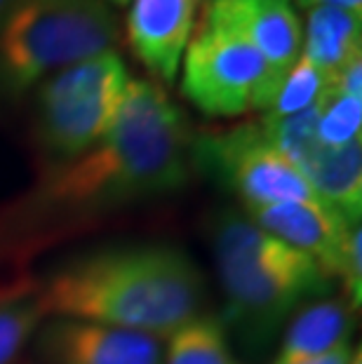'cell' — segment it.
Here are the masks:
<instances>
[{
    "instance_id": "ac0fdd59",
    "label": "cell",
    "mask_w": 362,
    "mask_h": 364,
    "mask_svg": "<svg viewBox=\"0 0 362 364\" xmlns=\"http://www.w3.org/2000/svg\"><path fill=\"white\" fill-rule=\"evenodd\" d=\"M329 87V80L315 68L306 57H299L292 71L284 75L278 95H275L271 108L264 113L266 120H280L287 115L302 113L320 102Z\"/></svg>"
},
{
    "instance_id": "603a6c76",
    "label": "cell",
    "mask_w": 362,
    "mask_h": 364,
    "mask_svg": "<svg viewBox=\"0 0 362 364\" xmlns=\"http://www.w3.org/2000/svg\"><path fill=\"white\" fill-rule=\"evenodd\" d=\"M348 364H362V350H360V348H353V358H351Z\"/></svg>"
},
{
    "instance_id": "cb8c5ba5",
    "label": "cell",
    "mask_w": 362,
    "mask_h": 364,
    "mask_svg": "<svg viewBox=\"0 0 362 364\" xmlns=\"http://www.w3.org/2000/svg\"><path fill=\"white\" fill-rule=\"evenodd\" d=\"M113 5H118V7H125V5H129L132 0H111Z\"/></svg>"
},
{
    "instance_id": "52a82bcc",
    "label": "cell",
    "mask_w": 362,
    "mask_h": 364,
    "mask_svg": "<svg viewBox=\"0 0 362 364\" xmlns=\"http://www.w3.org/2000/svg\"><path fill=\"white\" fill-rule=\"evenodd\" d=\"M191 165L233 193L245 209L322 203L306 176L268 141L259 122L198 132L191 141Z\"/></svg>"
},
{
    "instance_id": "2e32d148",
    "label": "cell",
    "mask_w": 362,
    "mask_h": 364,
    "mask_svg": "<svg viewBox=\"0 0 362 364\" xmlns=\"http://www.w3.org/2000/svg\"><path fill=\"white\" fill-rule=\"evenodd\" d=\"M45 317L36 284L12 287L0 294V364H14Z\"/></svg>"
},
{
    "instance_id": "9c48e42d",
    "label": "cell",
    "mask_w": 362,
    "mask_h": 364,
    "mask_svg": "<svg viewBox=\"0 0 362 364\" xmlns=\"http://www.w3.org/2000/svg\"><path fill=\"white\" fill-rule=\"evenodd\" d=\"M245 214L266 233L313 259L329 280H339L356 226L341 219L334 209L325 203H275L245 209Z\"/></svg>"
},
{
    "instance_id": "4fadbf2b",
    "label": "cell",
    "mask_w": 362,
    "mask_h": 364,
    "mask_svg": "<svg viewBox=\"0 0 362 364\" xmlns=\"http://www.w3.org/2000/svg\"><path fill=\"white\" fill-rule=\"evenodd\" d=\"M353 308L341 299H325L294 313L271 364H306L351 343Z\"/></svg>"
},
{
    "instance_id": "d6986e66",
    "label": "cell",
    "mask_w": 362,
    "mask_h": 364,
    "mask_svg": "<svg viewBox=\"0 0 362 364\" xmlns=\"http://www.w3.org/2000/svg\"><path fill=\"white\" fill-rule=\"evenodd\" d=\"M341 280L344 289H346V304H348L353 311L360 308L362 301V233L360 226L353 228L351 233V242L348 250H346V259H344V268H341Z\"/></svg>"
},
{
    "instance_id": "d4e9b609",
    "label": "cell",
    "mask_w": 362,
    "mask_h": 364,
    "mask_svg": "<svg viewBox=\"0 0 362 364\" xmlns=\"http://www.w3.org/2000/svg\"><path fill=\"white\" fill-rule=\"evenodd\" d=\"M297 3H302V0H297Z\"/></svg>"
},
{
    "instance_id": "5b68a950",
    "label": "cell",
    "mask_w": 362,
    "mask_h": 364,
    "mask_svg": "<svg viewBox=\"0 0 362 364\" xmlns=\"http://www.w3.org/2000/svg\"><path fill=\"white\" fill-rule=\"evenodd\" d=\"M127 85L125 61L113 50L61 68L38 85L31 134L45 172L102 141L118 118Z\"/></svg>"
},
{
    "instance_id": "7a4b0ae2",
    "label": "cell",
    "mask_w": 362,
    "mask_h": 364,
    "mask_svg": "<svg viewBox=\"0 0 362 364\" xmlns=\"http://www.w3.org/2000/svg\"><path fill=\"white\" fill-rule=\"evenodd\" d=\"M45 315L169 336L203 315L205 277L172 245L104 247L57 266L38 282Z\"/></svg>"
},
{
    "instance_id": "3957f363",
    "label": "cell",
    "mask_w": 362,
    "mask_h": 364,
    "mask_svg": "<svg viewBox=\"0 0 362 364\" xmlns=\"http://www.w3.org/2000/svg\"><path fill=\"white\" fill-rule=\"evenodd\" d=\"M210 240L226 301L221 322L250 350L266 348L297 308L332 284L313 259L266 233L245 212H219Z\"/></svg>"
},
{
    "instance_id": "8fae6325",
    "label": "cell",
    "mask_w": 362,
    "mask_h": 364,
    "mask_svg": "<svg viewBox=\"0 0 362 364\" xmlns=\"http://www.w3.org/2000/svg\"><path fill=\"white\" fill-rule=\"evenodd\" d=\"M292 3L294 0H210L207 7L247 38L282 85L304 48L302 19Z\"/></svg>"
},
{
    "instance_id": "e0dca14e",
    "label": "cell",
    "mask_w": 362,
    "mask_h": 364,
    "mask_svg": "<svg viewBox=\"0 0 362 364\" xmlns=\"http://www.w3.org/2000/svg\"><path fill=\"white\" fill-rule=\"evenodd\" d=\"M318 141L327 149H341L360 141L362 97H348L327 87L318 102Z\"/></svg>"
},
{
    "instance_id": "ffe728a7",
    "label": "cell",
    "mask_w": 362,
    "mask_h": 364,
    "mask_svg": "<svg viewBox=\"0 0 362 364\" xmlns=\"http://www.w3.org/2000/svg\"><path fill=\"white\" fill-rule=\"evenodd\" d=\"M299 5L306 7V10H311L313 5H332V7H344V10L362 12V0H302Z\"/></svg>"
},
{
    "instance_id": "44dd1931",
    "label": "cell",
    "mask_w": 362,
    "mask_h": 364,
    "mask_svg": "<svg viewBox=\"0 0 362 364\" xmlns=\"http://www.w3.org/2000/svg\"><path fill=\"white\" fill-rule=\"evenodd\" d=\"M351 358H353V348H351V343H348V346L339 348V350H334V353L325 355V358L313 360V362H306V364H348Z\"/></svg>"
},
{
    "instance_id": "5bb4252c",
    "label": "cell",
    "mask_w": 362,
    "mask_h": 364,
    "mask_svg": "<svg viewBox=\"0 0 362 364\" xmlns=\"http://www.w3.org/2000/svg\"><path fill=\"white\" fill-rule=\"evenodd\" d=\"M360 33L362 12L332 5L311 7L302 57L311 61L332 85L336 75L360 57Z\"/></svg>"
},
{
    "instance_id": "ba28073f",
    "label": "cell",
    "mask_w": 362,
    "mask_h": 364,
    "mask_svg": "<svg viewBox=\"0 0 362 364\" xmlns=\"http://www.w3.org/2000/svg\"><path fill=\"white\" fill-rule=\"evenodd\" d=\"M36 353L45 364H163V338L111 324L50 317L36 331Z\"/></svg>"
},
{
    "instance_id": "30bf717a",
    "label": "cell",
    "mask_w": 362,
    "mask_h": 364,
    "mask_svg": "<svg viewBox=\"0 0 362 364\" xmlns=\"http://www.w3.org/2000/svg\"><path fill=\"white\" fill-rule=\"evenodd\" d=\"M200 0H132L127 12L129 50L160 82L172 85L179 75L196 26Z\"/></svg>"
},
{
    "instance_id": "6da1fadb",
    "label": "cell",
    "mask_w": 362,
    "mask_h": 364,
    "mask_svg": "<svg viewBox=\"0 0 362 364\" xmlns=\"http://www.w3.org/2000/svg\"><path fill=\"white\" fill-rule=\"evenodd\" d=\"M191 141L186 115L163 85L129 80L118 118L102 141L48 169L0 212V252L181 191L193 172Z\"/></svg>"
},
{
    "instance_id": "8992f818",
    "label": "cell",
    "mask_w": 362,
    "mask_h": 364,
    "mask_svg": "<svg viewBox=\"0 0 362 364\" xmlns=\"http://www.w3.org/2000/svg\"><path fill=\"white\" fill-rule=\"evenodd\" d=\"M280 80L235 26L205 5L183 52V97L210 118L268 111Z\"/></svg>"
},
{
    "instance_id": "9a60e30c",
    "label": "cell",
    "mask_w": 362,
    "mask_h": 364,
    "mask_svg": "<svg viewBox=\"0 0 362 364\" xmlns=\"http://www.w3.org/2000/svg\"><path fill=\"white\" fill-rule=\"evenodd\" d=\"M163 364H240L217 315H198L169 334Z\"/></svg>"
},
{
    "instance_id": "277c9868",
    "label": "cell",
    "mask_w": 362,
    "mask_h": 364,
    "mask_svg": "<svg viewBox=\"0 0 362 364\" xmlns=\"http://www.w3.org/2000/svg\"><path fill=\"white\" fill-rule=\"evenodd\" d=\"M104 0H21L0 31V104L19 102L45 78L113 48Z\"/></svg>"
},
{
    "instance_id": "7402d4cb",
    "label": "cell",
    "mask_w": 362,
    "mask_h": 364,
    "mask_svg": "<svg viewBox=\"0 0 362 364\" xmlns=\"http://www.w3.org/2000/svg\"><path fill=\"white\" fill-rule=\"evenodd\" d=\"M21 0H0V31L7 24V19L12 17V12L17 10V5Z\"/></svg>"
},
{
    "instance_id": "7c38bea8",
    "label": "cell",
    "mask_w": 362,
    "mask_h": 364,
    "mask_svg": "<svg viewBox=\"0 0 362 364\" xmlns=\"http://www.w3.org/2000/svg\"><path fill=\"white\" fill-rule=\"evenodd\" d=\"M329 209L358 226L362 214V141L327 149L315 141L294 165Z\"/></svg>"
}]
</instances>
